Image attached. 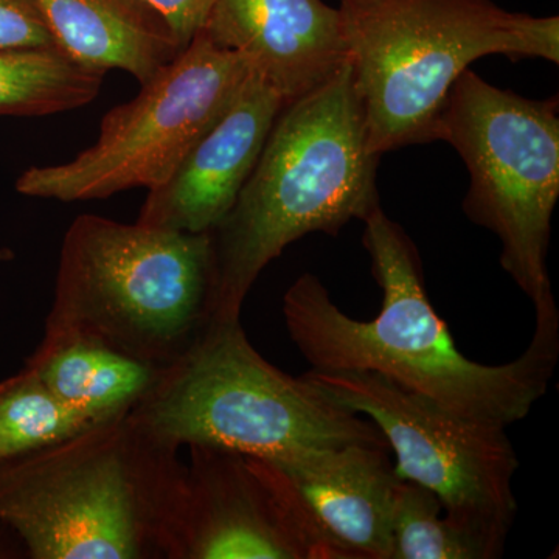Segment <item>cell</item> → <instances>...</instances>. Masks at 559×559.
Wrapping results in <instances>:
<instances>
[{
    "mask_svg": "<svg viewBox=\"0 0 559 559\" xmlns=\"http://www.w3.org/2000/svg\"><path fill=\"white\" fill-rule=\"evenodd\" d=\"M362 223V245L382 290L377 318H349L312 274L300 275L283 296L290 341L312 369L380 374L460 417L500 428L527 418L557 370L555 299L535 307V333L520 358L502 366L474 362L433 310L409 235L381 204Z\"/></svg>",
    "mask_w": 559,
    "mask_h": 559,
    "instance_id": "obj_1",
    "label": "cell"
},
{
    "mask_svg": "<svg viewBox=\"0 0 559 559\" xmlns=\"http://www.w3.org/2000/svg\"><path fill=\"white\" fill-rule=\"evenodd\" d=\"M131 414L0 466V522L31 559H170L186 463Z\"/></svg>",
    "mask_w": 559,
    "mask_h": 559,
    "instance_id": "obj_2",
    "label": "cell"
},
{
    "mask_svg": "<svg viewBox=\"0 0 559 559\" xmlns=\"http://www.w3.org/2000/svg\"><path fill=\"white\" fill-rule=\"evenodd\" d=\"M380 159L367 146L349 62L329 83L285 106L237 202L210 231L212 320H241L261 272L289 245L314 231L337 235L378 207Z\"/></svg>",
    "mask_w": 559,
    "mask_h": 559,
    "instance_id": "obj_3",
    "label": "cell"
},
{
    "mask_svg": "<svg viewBox=\"0 0 559 559\" xmlns=\"http://www.w3.org/2000/svg\"><path fill=\"white\" fill-rule=\"evenodd\" d=\"M367 146L389 151L437 140L455 81L489 55L559 64V17L500 9L492 0H340Z\"/></svg>",
    "mask_w": 559,
    "mask_h": 559,
    "instance_id": "obj_4",
    "label": "cell"
},
{
    "mask_svg": "<svg viewBox=\"0 0 559 559\" xmlns=\"http://www.w3.org/2000/svg\"><path fill=\"white\" fill-rule=\"evenodd\" d=\"M213 282L210 231L81 215L62 240L43 337H91L165 369L212 320Z\"/></svg>",
    "mask_w": 559,
    "mask_h": 559,
    "instance_id": "obj_5",
    "label": "cell"
},
{
    "mask_svg": "<svg viewBox=\"0 0 559 559\" xmlns=\"http://www.w3.org/2000/svg\"><path fill=\"white\" fill-rule=\"evenodd\" d=\"M130 414L178 450L207 444L260 459L353 443L390 451L369 418L307 374L290 377L267 362L241 320H212Z\"/></svg>",
    "mask_w": 559,
    "mask_h": 559,
    "instance_id": "obj_6",
    "label": "cell"
},
{
    "mask_svg": "<svg viewBox=\"0 0 559 559\" xmlns=\"http://www.w3.org/2000/svg\"><path fill=\"white\" fill-rule=\"evenodd\" d=\"M558 98L530 100L465 70L448 95L437 140L465 162L463 212L499 238L500 266L533 301L555 299L547 272L559 197Z\"/></svg>",
    "mask_w": 559,
    "mask_h": 559,
    "instance_id": "obj_7",
    "label": "cell"
},
{
    "mask_svg": "<svg viewBox=\"0 0 559 559\" xmlns=\"http://www.w3.org/2000/svg\"><path fill=\"white\" fill-rule=\"evenodd\" d=\"M249 72L240 55L198 33L138 97L103 117L94 145L64 164L28 168L17 193L69 204L156 189L229 108Z\"/></svg>",
    "mask_w": 559,
    "mask_h": 559,
    "instance_id": "obj_8",
    "label": "cell"
},
{
    "mask_svg": "<svg viewBox=\"0 0 559 559\" xmlns=\"http://www.w3.org/2000/svg\"><path fill=\"white\" fill-rule=\"evenodd\" d=\"M305 374L374 423L396 455V476L432 491L448 516L506 551L518 513L511 481L520 468L506 428L460 417L369 371Z\"/></svg>",
    "mask_w": 559,
    "mask_h": 559,
    "instance_id": "obj_9",
    "label": "cell"
},
{
    "mask_svg": "<svg viewBox=\"0 0 559 559\" xmlns=\"http://www.w3.org/2000/svg\"><path fill=\"white\" fill-rule=\"evenodd\" d=\"M390 451L367 444L248 457L308 559H392L396 476Z\"/></svg>",
    "mask_w": 559,
    "mask_h": 559,
    "instance_id": "obj_10",
    "label": "cell"
},
{
    "mask_svg": "<svg viewBox=\"0 0 559 559\" xmlns=\"http://www.w3.org/2000/svg\"><path fill=\"white\" fill-rule=\"evenodd\" d=\"M170 559H308L240 452L191 444Z\"/></svg>",
    "mask_w": 559,
    "mask_h": 559,
    "instance_id": "obj_11",
    "label": "cell"
},
{
    "mask_svg": "<svg viewBox=\"0 0 559 559\" xmlns=\"http://www.w3.org/2000/svg\"><path fill=\"white\" fill-rule=\"evenodd\" d=\"M285 102L250 70L212 127L167 182L148 190L138 223L157 229L212 231L230 212L255 168Z\"/></svg>",
    "mask_w": 559,
    "mask_h": 559,
    "instance_id": "obj_12",
    "label": "cell"
},
{
    "mask_svg": "<svg viewBox=\"0 0 559 559\" xmlns=\"http://www.w3.org/2000/svg\"><path fill=\"white\" fill-rule=\"evenodd\" d=\"M201 32L240 55L285 106L329 83L348 62L340 10L323 0H213Z\"/></svg>",
    "mask_w": 559,
    "mask_h": 559,
    "instance_id": "obj_13",
    "label": "cell"
},
{
    "mask_svg": "<svg viewBox=\"0 0 559 559\" xmlns=\"http://www.w3.org/2000/svg\"><path fill=\"white\" fill-rule=\"evenodd\" d=\"M55 46L84 68L148 83L182 53L168 22L143 0H35Z\"/></svg>",
    "mask_w": 559,
    "mask_h": 559,
    "instance_id": "obj_14",
    "label": "cell"
},
{
    "mask_svg": "<svg viewBox=\"0 0 559 559\" xmlns=\"http://www.w3.org/2000/svg\"><path fill=\"white\" fill-rule=\"evenodd\" d=\"M24 367L62 403L97 423L130 414L164 371L84 336L43 337Z\"/></svg>",
    "mask_w": 559,
    "mask_h": 559,
    "instance_id": "obj_15",
    "label": "cell"
},
{
    "mask_svg": "<svg viewBox=\"0 0 559 559\" xmlns=\"http://www.w3.org/2000/svg\"><path fill=\"white\" fill-rule=\"evenodd\" d=\"M106 73L58 49L0 50V116L44 117L90 105Z\"/></svg>",
    "mask_w": 559,
    "mask_h": 559,
    "instance_id": "obj_16",
    "label": "cell"
},
{
    "mask_svg": "<svg viewBox=\"0 0 559 559\" xmlns=\"http://www.w3.org/2000/svg\"><path fill=\"white\" fill-rule=\"evenodd\" d=\"M98 425L102 423L62 403L27 367L0 381V466Z\"/></svg>",
    "mask_w": 559,
    "mask_h": 559,
    "instance_id": "obj_17",
    "label": "cell"
},
{
    "mask_svg": "<svg viewBox=\"0 0 559 559\" xmlns=\"http://www.w3.org/2000/svg\"><path fill=\"white\" fill-rule=\"evenodd\" d=\"M503 551L452 520L432 491L399 480L392 506V559H495Z\"/></svg>",
    "mask_w": 559,
    "mask_h": 559,
    "instance_id": "obj_18",
    "label": "cell"
},
{
    "mask_svg": "<svg viewBox=\"0 0 559 559\" xmlns=\"http://www.w3.org/2000/svg\"><path fill=\"white\" fill-rule=\"evenodd\" d=\"M57 49L35 0H0V50Z\"/></svg>",
    "mask_w": 559,
    "mask_h": 559,
    "instance_id": "obj_19",
    "label": "cell"
},
{
    "mask_svg": "<svg viewBox=\"0 0 559 559\" xmlns=\"http://www.w3.org/2000/svg\"><path fill=\"white\" fill-rule=\"evenodd\" d=\"M168 22L182 49L204 28L213 0H143Z\"/></svg>",
    "mask_w": 559,
    "mask_h": 559,
    "instance_id": "obj_20",
    "label": "cell"
},
{
    "mask_svg": "<svg viewBox=\"0 0 559 559\" xmlns=\"http://www.w3.org/2000/svg\"><path fill=\"white\" fill-rule=\"evenodd\" d=\"M0 558H27L21 540L0 522Z\"/></svg>",
    "mask_w": 559,
    "mask_h": 559,
    "instance_id": "obj_21",
    "label": "cell"
},
{
    "mask_svg": "<svg viewBox=\"0 0 559 559\" xmlns=\"http://www.w3.org/2000/svg\"><path fill=\"white\" fill-rule=\"evenodd\" d=\"M14 260V252L10 248H0V271Z\"/></svg>",
    "mask_w": 559,
    "mask_h": 559,
    "instance_id": "obj_22",
    "label": "cell"
}]
</instances>
